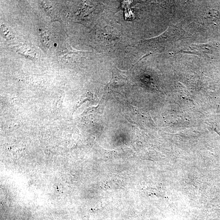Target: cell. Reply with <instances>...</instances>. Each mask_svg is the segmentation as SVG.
I'll use <instances>...</instances> for the list:
<instances>
[{
	"label": "cell",
	"instance_id": "2",
	"mask_svg": "<svg viewBox=\"0 0 220 220\" xmlns=\"http://www.w3.org/2000/svg\"><path fill=\"white\" fill-rule=\"evenodd\" d=\"M1 28H2V31L5 36L8 39H12L14 37V33L10 31L8 27H3V26L1 25Z\"/></svg>",
	"mask_w": 220,
	"mask_h": 220
},
{
	"label": "cell",
	"instance_id": "1",
	"mask_svg": "<svg viewBox=\"0 0 220 220\" xmlns=\"http://www.w3.org/2000/svg\"><path fill=\"white\" fill-rule=\"evenodd\" d=\"M128 83L126 73L120 71L117 67L113 69L112 77L109 83L107 86L109 91H114L120 89Z\"/></svg>",
	"mask_w": 220,
	"mask_h": 220
}]
</instances>
